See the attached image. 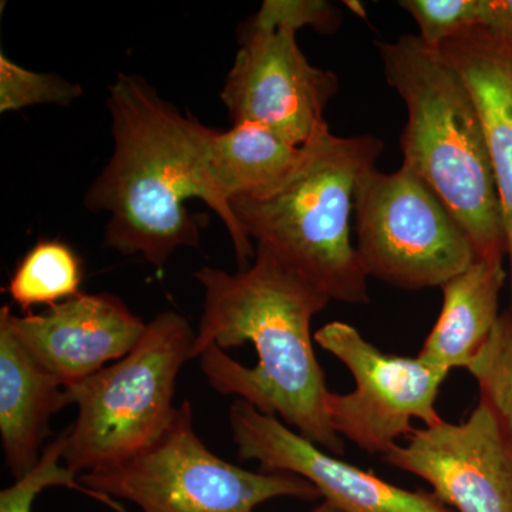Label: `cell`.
<instances>
[{
    "mask_svg": "<svg viewBox=\"0 0 512 512\" xmlns=\"http://www.w3.org/2000/svg\"><path fill=\"white\" fill-rule=\"evenodd\" d=\"M195 278L205 303L191 360L198 359L211 389L281 417L305 439L342 456L345 443L326 414L329 390L311 333L328 296L258 245L252 264L237 274L205 266Z\"/></svg>",
    "mask_w": 512,
    "mask_h": 512,
    "instance_id": "cell-1",
    "label": "cell"
},
{
    "mask_svg": "<svg viewBox=\"0 0 512 512\" xmlns=\"http://www.w3.org/2000/svg\"><path fill=\"white\" fill-rule=\"evenodd\" d=\"M107 109L113 156L84 195V207L109 214L104 247L163 268L178 248L201 242V224L185 207L204 197L201 123L181 114L140 74H117Z\"/></svg>",
    "mask_w": 512,
    "mask_h": 512,
    "instance_id": "cell-2",
    "label": "cell"
},
{
    "mask_svg": "<svg viewBox=\"0 0 512 512\" xmlns=\"http://www.w3.org/2000/svg\"><path fill=\"white\" fill-rule=\"evenodd\" d=\"M383 141L340 137L329 124L298 167L275 187L231 201L239 227L330 301L369 303L367 275L352 242L357 185L376 168Z\"/></svg>",
    "mask_w": 512,
    "mask_h": 512,
    "instance_id": "cell-3",
    "label": "cell"
},
{
    "mask_svg": "<svg viewBox=\"0 0 512 512\" xmlns=\"http://www.w3.org/2000/svg\"><path fill=\"white\" fill-rule=\"evenodd\" d=\"M384 77L407 110L403 165L467 232L477 259L507 255L500 192L476 104L466 84L419 36L380 42Z\"/></svg>",
    "mask_w": 512,
    "mask_h": 512,
    "instance_id": "cell-4",
    "label": "cell"
},
{
    "mask_svg": "<svg viewBox=\"0 0 512 512\" xmlns=\"http://www.w3.org/2000/svg\"><path fill=\"white\" fill-rule=\"evenodd\" d=\"M194 329L180 313H160L123 359L66 387L77 419L63 464L73 474L119 466L156 443L174 420L175 387L191 360Z\"/></svg>",
    "mask_w": 512,
    "mask_h": 512,
    "instance_id": "cell-5",
    "label": "cell"
},
{
    "mask_svg": "<svg viewBox=\"0 0 512 512\" xmlns=\"http://www.w3.org/2000/svg\"><path fill=\"white\" fill-rule=\"evenodd\" d=\"M89 490L141 512H256L276 498L319 500L318 488L284 471H249L215 456L194 429L188 400L163 436L119 466L79 477Z\"/></svg>",
    "mask_w": 512,
    "mask_h": 512,
    "instance_id": "cell-6",
    "label": "cell"
},
{
    "mask_svg": "<svg viewBox=\"0 0 512 512\" xmlns=\"http://www.w3.org/2000/svg\"><path fill=\"white\" fill-rule=\"evenodd\" d=\"M356 249L367 278L406 291L447 284L476 262L467 232L423 180L402 164L373 168L357 185Z\"/></svg>",
    "mask_w": 512,
    "mask_h": 512,
    "instance_id": "cell-7",
    "label": "cell"
},
{
    "mask_svg": "<svg viewBox=\"0 0 512 512\" xmlns=\"http://www.w3.org/2000/svg\"><path fill=\"white\" fill-rule=\"evenodd\" d=\"M298 30L265 0L242 30L221 100L232 123L259 124L303 147L328 126L325 111L339 80L309 63L296 43Z\"/></svg>",
    "mask_w": 512,
    "mask_h": 512,
    "instance_id": "cell-8",
    "label": "cell"
},
{
    "mask_svg": "<svg viewBox=\"0 0 512 512\" xmlns=\"http://www.w3.org/2000/svg\"><path fill=\"white\" fill-rule=\"evenodd\" d=\"M355 379V390L326 396L330 426L367 454H386L412 433L414 419L439 423L436 400L446 373L419 357L387 355L349 323H326L313 336Z\"/></svg>",
    "mask_w": 512,
    "mask_h": 512,
    "instance_id": "cell-9",
    "label": "cell"
},
{
    "mask_svg": "<svg viewBox=\"0 0 512 512\" xmlns=\"http://www.w3.org/2000/svg\"><path fill=\"white\" fill-rule=\"evenodd\" d=\"M382 460L426 481L454 512H512V436L484 400L463 423L414 429Z\"/></svg>",
    "mask_w": 512,
    "mask_h": 512,
    "instance_id": "cell-10",
    "label": "cell"
},
{
    "mask_svg": "<svg viewBox=\"0 0 512 512\" xmlns=\"http://www.w3.org/2000/svg\"><path fill=\"white\" fill-rule=\"evenodd\" d=\"M232 440L241 460L265 471H284L308 480L330 504L345 512H454L433 493L410 491L352 466L305 439L276 416L245 400L229 409Z\"/></svg>",
    "mask_w": 512,
    "mask_h": 512,
    "instance_id": "cell-11",
    "label": "cell"
},
{
    "mask_svg": "<svg viewBox=\"0 0 512 512\" xmlns=\"http://www.w3.org/2000/svg\"><path fill=\"white\" fill-rule=\"evenodd\" d=\"M0 320L64 387L123 359L147 329V323L111 293L80 292L45 312L23 316L5 305L0 309Z\"/></svg>",
    "mask_w": 512,
    "mask_h": 512,
    "instance_id": "cell-12",
    "label": "cell"
},
{
    "mask_svg": "<svg viewBox=\"0 0 512 512\" xmlns=\"http://www.w3.org/2000/svg\"><path fill=\"white\" fill-rule=\"evenodd\" d=\"M303 151L305 146H292L259 124H234L225 131L201 124L198 170L204 192L202 201L224 222L239 269L252 264L255 249L239 227L231 201L269 190L284 181L301 163Z\"/></svg>",
    "mask_w": 512,
    "mask_h": 512,
    "instance_id": "cell-13",
    "label": "cell"
},
{
    "mask_svg": "<svg viewBox=\"0 0 512 512\" xmlns=\"http://www.w3.org/2000/svg\"><path fill=\"white\" fill-rule=\"evenodd\" d=\"M476 104L500 192L512 285V39L474 28L437 50Z\"/></svg>",
    "mask_w": 512,
    "mask_h": 512,
    "instance_id": "cell-14",
    "label": "cell"
},
{
    "mask_svg": "<svg viewBox=\"0 0 512 512\" xmlns=\"http://www.w3.org/2000/svg\"><path fill=\"white\" fill-rule=\"evenodd\" d=\"M67 406L66 387L0 320V437L6 467L16 480L39 463L49 421Z\"/></svg>",
    "mask_w": 512,
    "mask_h": 512,
    "instance_id": "cell-15",
    "label": "cell"
},
{
    "mask_svg": "<svg viewBox=\"0 0 512 512\" xmlns=\"http://www.w3.org/2000/svg\"><path fill=\"white\" fill-rule=\"evenodd\" d=\"M505 279L504 258H484L441 286L443 308L417 355L421 362L446 375L470 369L501 318Z\"/></svg>",
    "mask_w": 512,
    "mask_h": 512,
    "instance_id": "cell-16",
    "label": "cell"
},
{
    "mask_svg": "<svg viewBox=\"0 0 512 512\" xmlns=\"http://www.w3.org/2000/svg\"><path fill=\"white\" fill-rule=\"evenodd\" d=\"M83 264L64 242L39 241L20 259L8 293L26 313L36 305L53 306L79 295Z\"/></svg>",
    "mask_w": 512,
    "mask_h": 512,
    "instance_id": "cell-17",
    "label": "cell"
},
{
    "mask_svg": "<svg viewBox=\"0 0 512 512\" xmlns=\"http://www.w3.org/2000/svg\"><path fill=\"white\" fill-rule=\"evenodd\" d=\"M69 433L70 427H67L52 443L47 444L40 456L39 463L26 476L19 478L15 484L2 490L0 512H33V504H35L37 495L50 487L72 488V490L80 491V493L100 501L111 510L123 512L124 508L121 507L119 501L84 487L80 481L76 480V474L62 464Z\"/></svg>",
    "mask_w": 512,
    "mask_h": 512,
    "instance_id": "cell-18",
    "label": "cell"
},
{
    "mask_svg": "<svg viewBox=\"0 0 512 512\" xmlns=\"http://www.w3.org/2000/svg\"><path fill=\"white\" fill-rule=\"evenodd\" d=\"M468 372L477 380L480 399L503 421L512 436V305Z\"/></svg>",
    "mask_w": 512,
    "mask_h": 512,
    "instance_id": "cell-19",
    "label": "cell"
},
{
    "mask_svg": "<svg viewBox=\"0 0 512 512\" xmlns=\"http://www.w3.org/2000/svg\"><path fill=\"white\" fill-rule=\"evenodd\" d=\"M80 84L67 82L57 74L36 73L0 55V113L19 111L35 104L70 106L80 99Z\"/></svg>",
    "mask_w": 512,
    "mask_h": 512,
    "instance_id": "cell-20",
    "label": "cell"
},
{
    "mask_svg": "<svg viewBox=\"0 0 512 512\" xmlns=\"http://www.w3.org/2000/svg\"><path fill=\"white\" fill-rule=\"evenodd\" d=\"M400 6L416 20L421 42L433 52L483 23V0H402Z\"/></svg>",
    "mask_w": 512,
    "mask_h": 512,
    "instance_id": "cell-21",
    "label": "cell"
},
{
    "mask_svg": "<svg viewBox=\"0 0 512 512\" xmlns=\"http://www.w3.org/2000/svg\"><path fill=\"white\" fill-rule=\"evenodd\" d=\"M481 28L512 39V0H484Z\"/></svg>",
    "mask_w": 512,
    "mask_h": 512,
    "instance_id": "cell-22",
    "label": "cell"
},
{
    "mask_svg": "<svg viewBox=\"0 0 512 512\" xmlns=\"http://www.w3.org/2000/svg\"><path fill=\"white\" fill-rule=\"evenodd\" d=\"M311 512H345L340 510V508L335 507V505L330 504L329 501L323 500L322 503L318 505V507L313 508Z\"/></svg>",
    "mask_w": 512,
    "mask_h": 512,
    "instance_id": "cell-23",
    "label": "cell"
},
{
    "mask_svg": "<svg viewBox=\"0 0 512 512\" xmlns=\"http://www.w3.org/2000/svg\"><path fill=\"white\" fill-rule=\"evenodd\" d=\"M512 286V285H511Z\"/></svg>",
    "mask_w": 512,
    "mask_h": 512,
    "instance_id": "cell-24",
    "label": "cell"
}]
</instances>
